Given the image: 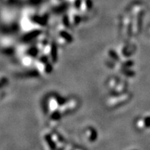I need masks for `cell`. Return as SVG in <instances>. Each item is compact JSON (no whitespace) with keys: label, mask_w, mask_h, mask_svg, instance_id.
<instances>
[{"label":"cell","mask_w":150,"mask_h":150,"mask_svg":"<svg viewBox=\"0 0 150 150\" xmlns=\"http://www.w3.org/2000/svg\"><path fill=\"white\" fill-rule=\"evenodd\" d=\"M89 140H91V142H93L95 141V140H96L97 137V132L95 130V129H90V131H89Z\"/></svg>","instance_id":"1"},{"label":"cell","mask_w":150,"mask_h":150,"mask_svg":"<svg viewBox=\"0 0 150 150\" xmlns=\"http://www.w3.org/2000/svg\"><path fill=\"white\" fill-rule=\"evenodd\" d=\"M109 55L110 57H112L114 60H117H117H119V57H118L117 54H116L115 52L112 51V50H110L109 52Z\"/></svg>","instance_id":"2"},{"label":"cell","mask_w":150,"mask_h":150,"mask_svg":"<svg viewBox=\"0 0 150 150\" xmlns=\"http://www.w3.org/2000/svg\"><path fill=\"white\" fill-rule=\"evenodd\" d=\"M143 120L144 126L145 127H150V117H145V119L142 120Z\"/></svg>","instance_id":"3"},{"label":"cell","mask_w":150,"mask_h":150,"mask_svg":"<svg viewBox=\"0 0 150 150\" xmlns=\"http://www.w3.org/2000/svg\"><path fill=\"white\" fill-rule=\"evenodd\" d=\"M123 74H125L127 76H133L134 75V72H133L132 71H129V70H124L123 71Z\"/></svg>","instance_id":"4"}]
</instances>
